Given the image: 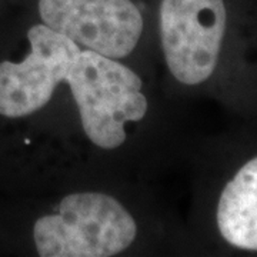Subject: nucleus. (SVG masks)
<instances>
[{
	"label": "nucleus",
	"mask_w": 257,
	"mask_h": 257,
	"mask_svg": "<svg viewBox=\"0 0 257 257\" xmlns=\"http://www.w3.org/2000/svg\"><path fill=\"white\" fill-rule=\"evenodd\" d=\"M77 104L86 136L100 149H117L126 140L124 126L146 116L142 79L127 66L83 49L66 79Z\"/></svg>",
	"instance_id": "2"
},
{
	"label": "nucleus",
	"mask_w": 257,
	"mask_h": 257,
	"mask_svg": "<svg viewBox=\"0 0 257 257\" xmlns=\"http://www.w3.org/2000/svg\"><path fill=\"white\" fill-rule=\"evenodd\" d=\"M217 226L234 247L257 251V157L243 166L224 187L217 207Z\"/></svg>",
	"instance_id": "6"
},
{
	"label": "nucleus",
	"mask_w": 257,
	"mask_h": 257,
	"mask_svg": "<svg viewBox=\"0 0 257 257\" xmlns=\"http://www.w3.org/2000/svg\"><path fill=\"white\" fill-rule=\"evenodd\" d=\"M226 30L223 0H162L160 37L176 80L199 84L216 69Z\"/></svg>",
	"instance_id": "3"
},
{
	"label": "nucleus",
	"mask_w": 257,
	"mask_h": 257,
	"mask_svg": "<svg viewBox=\"0 0 257 257\" xmlns=\"http://www.w3.org/2000/svg\"><path fill=\"white\" fill-rule=\"evenodd\" d=\"M43 23L77 46L99 55L128 56L143 32V18L132 0H39Z\"/></svg>",
	"instance_id": "5"
},
{
	"label": "nucleus",
	"mask_w": 257,
	"mask_h": 257,
	"mask_svg": "<svg viewBox=\"0 0 257 257\" xmlns=\"http://www.w3.org/2000/svg\"><path fill=\"white\" fill-rule=\"evenodd\" d=\"M138 224L110 194L66 196L53 213L37 219L33 240L42 257H109L135 241Z\"/></svg>",
	"instance_id": "1"
},
{
	"label": "nucleus",
	"mask_w": 257,
	"mask_h": 257,
	"mask_svg": "<svg viewBox=\"0 0 257 257\" xmlns=\"http://www.w3.org/2000/svg\"><path fill=\"white\" fill-rule=\"evenodd\" d=\"M30 53L22 62L0 63V116L20 119L43 109L66 82L80 47L45 23L29 29Z\"/></svg>",
	"instance_id": "4"
}]
</instances>
